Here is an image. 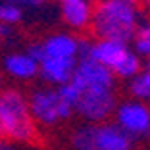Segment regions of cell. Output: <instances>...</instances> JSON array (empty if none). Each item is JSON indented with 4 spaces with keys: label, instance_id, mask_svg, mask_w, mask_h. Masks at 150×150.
<instances>
[{
    "label": "cell",
    "instance_id": "6da1fadb",
    "mask_svg": "<svg viewBox=\"0 0 150 150\" xmlns=\"http://www.w3.org/2000/svg\"><path fill=\"white\" fill-rule=\"evenodd\" d=\"M141 23V0H96L93 4L91 29L96 39L129 44Z\"/></svg>",
    "mask_w": 150,
    "mask_h": 150
},
{
    "label": "cell",
    "instance_id": "9a60e30c",
    "mask_svg": "<svg viewBox=\"0 0 150 150\" xmlns=\"http://www.w3.org/2000/svg\"><path fill=\"white\" fill-rule=\"evenodd\" d=\"M131 42L135 46V54H139L141 58H146L150 62V23L148 21H142L139 25Z\"/></svg>",
    "mask_w": 150,
    "mask_h": 150
},
{
    "label": "cell",
    "instance_id": "8fae6325",
    "mask_svg": "<svg viewBox=\"0 0 150 150\" xmlns=\"http://www.w3.org/2000/svg\"><path fill=\"white\" fill-rule=\"evenodd\" d=\"M62 19L71 29H87L93 19V2L91 0H62L60 6Z\"/></svg>",
    "mask_w": 150,
    "mask_h": 150
},
{
    "label": "cell",
    "instance_id": "7402d4cb",
    "mask_svg": "<svg viewBox=\"0 0 150 150\" xmlns=\"http://www.w3.org/2000/svg\"><path fill=\"white\" fill-rule=\"evenodd\" d=\"M146 139H150V133H148V135H146Z\"/></svg>",
    "mask_w": 150,
    "mask_h": 150
},
{
    "label": "cell",
    "instance_id": "277c9868",
    "mask_svg": "<svg viewBox=\"0 0 150 150\" xmlns=\"http://www.w3.org/2000/svg\"><path fill=\"white\" fill-rule=\"evenodd\" d=\"M27 104L35 123L42 127H54L73 114L71 106L60 96L56 87H42L33 91L31 96L27 98Z\"/></svg>",
    "mask_w": 150,
    "mask_h": 150
},
{
    "label": "cell",
    "instance_id": "7c38bea8",
    "mask_svg": "<svg viewBox=\"0 0 150 150\" xmlns=\"http://www.w3.org/2000/svg\"><path fill=\"white\" fill-rule=\"evenodd\" d=\"M4 71L19 81H31L39 75V64L27 52H12L4 58Z\"/></svg>",
    "mask_w": 150,
    "mask_h": 150
},
{
    "label": "cell",
    "instance_id": "603a6c76",
    "mask_svg": "<svg viewBox=\"0 0 150 150\" xmlns=\"http://www.w3.org/2000/svg\"><path fill=\"white\" fill-rule=\"evenodd\" d=\"M60 2H62V0H60Z\"/></svg>",
    "mask_w": 150,
    "mask_h": 150
},
{
    "label": "cell",
    "instance_id": "ba28073f",
    "mask_svg": "<svg viewBox=\"0 0 150 150\" xmlns=\"http://www.w3.org/2000/svg\"><path fill=\"white\" fill-rule=\"evenodd\" d=\"M129 46L117 40H108V39H96V40H81V58H91L96 64L114 69L115 64L127 54Z\"/></svg>",
    "mask_w": 150,
    "mask_h": 150
},
{
    "label": "cell",
    "instance_id": "44dd1931",
    "mask_svg": "<svg viewBox=\"0 0 150 150\" xmlns=\"http://www.w3.org/2000/svg\"><path fill=\"white\" fill-rule=\"evenodd\" d=\"M0 87H2V75H0Z\"/></svg>",
    "mask_w": 150,
    "mask_h": 150
},
{
    "label": "cell",
    "instance_id": "2e32d148",
    "mask_svg": "<svg viewBox=\"0 0 150 150\" xmlns=\"http://www.w3.org/2000/svg\"><path fill=\"white\" fill-rule=\"evenodd\" d=\"M23 19V8L13 2L2 0L0 2V23H4L8 27H13L16 23H19Z\"/></svg>",
    "mask_w": 150,
    "mask_h": 150
},
{
    "label": "cell",
    "instance_id": "3957f363",
    "mask_svg": "<svg viewBox=\"0 0 150 150\" xmlns=\"http://www.w3.org/2000/svg\"><path fill=\"white\" fill-rule=\"evenodd\" d=\"M75 150H133V139L115 123L81 125L71 135Z\"/></svg>",
    "mask_w": 150,
    "mask_h": 150
},
{
    "label": "cell",
    "instance_id": "7a4b0ae2",
    "mask_svg": "<svg viewBox=\"0 0 150 150\" xmlns=\"http://www.w3.org/2000/svg\"><path fill=\"white\" fill-rule=\"evenodd\" d=\"M37 139V123L29 112L27 96L16 88L0 93V141L31 142Z\"/></svg>",
    "mask_w": 150,
    "mask_h": 150
},
{
    "label": "cell",
    "instance_id": "d6986e66",
    "mask_svg": "<svg viewBox=\"0 0 150 150\" xmlns=\"http://www.w3.org/2000/svg\"><path fill=\"white\" fill-rule=\"evenodd\" d=\"M141 8L150 13V0H141Z\"/></svg>",
    "mask_w": 150,
    "mask_h": 150
},
{
    "label": "cell",
    "instance_id": "ffe728a7",
    "mask_svg": "<svg viewBox=\"0 0 150 150\" xmlns=\"http://www.w3.org/2000/svg\"><path fill=\"white\" fill-rule=\"evenodd\" d=\"M0 150H12V146H10L8 142H2V141H0Z\"/></svg>",
    "mask_w": 150,
    "mask_h": 150
},
{
    "label": "cell",
    "instance_id": "5b68a950",
    "mask_svg": "<svg viewBox=\"0 0 150 150\" xmlns=\"http://www.w3.org/2000/svg\"><path fill=\"white\" fill-rule=\"evenodd\" d=\"M115 110V93L114 88H85L79 91V100L75 110L83 119L98 125L106 121Z\"/></svg>",
    "mask_w": 150,
    "mask_h": 150
},
{
    "label": "cell",
    "instance_id": "5bb4252c",
    "mask_svg": "<svg viewBox=\"0 0 150 150\" xmlns=\"http://www.w3.org/2000/svg\"><path fill=\"white\" fill-rule=\"evenodd\" d=\"M129 91H131V94H133L135 100L150 102V62L139 71L137 77L131 79Z\"/></svg>",
    "mask_w": 150,
    "mask_h": 150
},
{
    "label": "cell",
    "instance_id": "e0dca14e",
    "mask_svg": "<svg viewBox=\"0 0 150 150\" xmlns=\"http://www.w3.org/2000/svg\"><path fill=\"white\" fill-rule=\"evenodd\" d=\"M13 37H16V33L12 27L0 23V42H10V40H13Z\"/></svg>",
    "mask_w": 150,
    "mask_h": 150
},
{
    "label": "cell",
    "instance_id": "ac0fdd59",
    "mask_svg": "<svg viewBox=\"0 0 150 150\" xmlns=\"http://www.w3.org/2000/svg\"><path fill=\"white\" fill-rule=\"evenodd\" d=\"M8 2H13L21 8H35V6H40L44 0H8Z\"/></svg>",
    "mask_w": 150,
    "mask_h": 150
},
{
    "label": "cell",
    "instance_id": "30bf717a",
    "mask_svg": "<svg viewBox=\"0 0 150 150\" xmlns=\"http://www.w3.org/2000/svg\"><path fill=\"white\" fill-rule=\"evenodd\" d=\"M73 60H54V58H44L39 62V75L52 87H62L69 83L75 71Z\"/></svg>",
    "mask_w": 150,
    "mask_h": 150
},
{
    "label": "cell",
    "instance_id": "8992f818",
    "mask_svg": "<svg viewBox=\"0 0 150 150\" xmlns=\"http://www.w3.org/2000/svg\"><path fill=\"white\" fill-rule=\"evenodd\" d=\"M115 125L131 139L146 137L150 133V106L141 100H125L115 104Z\"/></svg>",
    "mask_w": 150,
    "mask_h": 150
},
{
    "label": "cell",
    "instance_id": "9c48e42d",
    "mask_svg": "<svg viewBox=\"0 0 150 150\" xmlns=\"http://www.w3.org/2000/svg\"><path fill=\"white\" fill-rule=\"evenodd\" d=\"M42 44L44 58H54V60H73L77 62L81 58V40L69 33H56V35L46 37L40 40ZM42 58V60H44ZM40 60V62H42Z\"/></svg>",
    "mask_w": 150,
    "mask_h": 150
},
{
    "label": "cell",
    "instance_id": "52a82bcc",
    "mask_svg": "<svg viewBox=\"0 0 150 150\" xmlns=\"http://www.w3.org/2000/svg\"><path fill=\"white\" fill-rule=\"evenodd\" d=\"M71 83L77 91L85 88H115V77L108 67L96 64L91 58H79L75 64Z\"/></svg>",
    "mask_w": 150,
    "mask_h": 150
},
{
    "label": "cell",
    "instance_id": "4fadbf2b",
    "mask_svg": "<svg viewBox=\"0 0 150 150\" xmlns=\"http://www.w3.org/2000/svg\"><path fill=\"white\" fill-rule=\"evenodd\" d=\"M142 69V60L139 54H135V50L129 48L127 54H125L117 64L115 67L112 69V75L114 77H119V79H129L131 81L133 77H137L139 71Z\"/></svg>",
    "mask_w": 150,
    "mask_h": 150
}]
</instances>
